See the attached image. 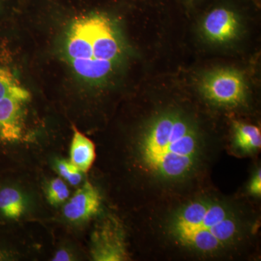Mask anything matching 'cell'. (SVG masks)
Wrapping results in <instances>:
<instances>
[{"mask_svg": "<svg viewBox=\"0 0 261 261\" xmlns=\"http://www.w3.org/2000/svg\"><path fill=\"white\" fill-rule=\"evenodd\" d=\"M30 98L29 92L12 94L0 100V140L16 142L23 133V105Z\"/></svg>", "mask_w": 261, "mask_h": 261, "instance_id": "8992f818", "label": "cell"}, {"mask_svg": "<svg viewBox=\"0 0 261 261\" xmlns=\"http://www.w3.org/2000/svg\"><path fill=\"white\" fill-rule=\"evenodd\" d=\"M235 147L245 153H252L260 148L261 135L258 127L242 122L233 123Z\"/></svg>", "mask_w": 261, "mask_h": 261, "instance_id": "30bf717a", "label": "cell"}, {"mask_svg": "<svg viewBox=\"0 0 261 261\" xmlns=\"http://www.w3.org/2000/svg\"><path fill=\"white\" fill-rule=\"evenodd\" d=\"M137 149L147 176L159 183L174 185L195 174L204 147L200 130L190 118L177 111H166L147 122Z\"/></svg>", "mask_w": 261, "mask_h": 261, "instance_id": "6da1fadb", "label": "cell"}, {"mask_svg": "<svg viewBox=\"0 0 261 261\" xmlns=\"http://www.w3.org/2000/svg\"><path fill=\"white\" fill-rule=\"evenodd\" d=\"M71 260V256L66 250H61L57 252L53 260L54 261H68Z\"/></svg>", "mask_w": 261, "mask_h": 261, "instance_id": "9a60e30c", "label": "cell"}, {"mask_svg": "<svg viewBox=\"0 0 261 261\" xmlns=\"http://www.w3.org/2000/svg\"><path fill=\"white\" fill-rule=\"evenodd\" d=\"M57 168L60 175L65 178L70 185L77 186L82 181V172L72 164L70 161H58L57 163Z\"/></svg>", "mask_w": 261, "mask_h": 261, "instance_id": "4fadbf2b", "label": "cell"}, {"mask_svg": "<svg viewBox=\"0 0 261 261\" xmlns=\"http://www.w3.org/2000/svg\"><path fill=\"white\" fill-rule=\"evenodd\" d=\"M101 204L99 192L89 181H86L63 207V215L72 222L87 221L97 214Z\"/></svg>", "mask_w": 261, "mask_h": 261, "instance_id": "52a82bcc", "label": "cell"}, {"mask_svg": "<svg viewBox=\"0 0 261 261\" xmlns=\"http://www.w3.org/2000/svg\"><path fill=\"white\" fill-rule=\"evenodd\" d=\"M2 3H3V0H0V8H1Z\"/></svg>", "mask_w": 261, "mask_h": 261, "instance_id": "2e32d148", "label": "cell"}, {"mask_svg": "<svg viewBox=\"0 0 261 261\" xmlns=\"http://www.w3.org/2000/svg\"><path fill=\"white\" fill-rule=\"evenodd\" d=\"M241 220L227 204L211 197L190 201L178 209L168 224L181 246L212 255L231 246L241 236Z\"/></svg>", "mask_w": 261, "mask_h": 261, "instance_id": "7a4b0ae2", "label": "cell"}, {"mask_svg": "<svg viewBox=\"0 0 261 261\" xmlns=\"http://www.w3.org/2000/svg\"><path fill=\"white\" fill-rule=\"evenodd\" d=\"M201 92L218 106L234 107L245 102L247 85L238 70L221 68L209 72L201 82Z\"/></svg>", "mask_w": 261, "mask_h": 261, "instance_id": "277c9868", "label": "cell"}, {"mask_svg": "<svg viewBox=\"0 0 261 261\" xmlns=\"http://www.w3.org/2000/svg\"><path fill=\"white\" fill-rule=\"evenodd\" d=\"M240 23L237 15L226 8H216L207 14L202 23L205 37L213 42L224 43L238 35Z\"/></svg>", "mask_w": 261, "mask_h": 261, "instance_id": "ba28073f", "label": "cell"}, {"mask_svg": "<svg viewBox=\"0 0 261 261\" xmlns=\"http://www.w3.org/2000/svg\"><path fill=\"white\" fill-rule=\"evenodd\" d=\"M95 145L90 139L73 128L70 162L82 173L88 172L95 161Z\"/></svg>", "mask_w": 261, "mask_h": 261, "instance_id": "9c48e42d", "label": "cell"}, {"mask_svg": "<svg viewBox=\"0 0 261 261\" xmlns=\"http://www.w3.org/2000/svg\"><path fill=\"white\" fill-rule=\"evenodd\" d=\"M69 196V190L62 178H56L51 180L47 191V200L51 205H60L67 200Z\"/></svg>", "mask_w": 261, "mask_h": 261, "instance_id": "7c38bea8", "label": "cell"}, {"mask_svg": "<svg viewBox=\"0 0 261 261\" xmlns=\"http://www.w3.org/2000/svg\"><path fill=\"white\" fill-rule=\"evenodd\" d=\"M65 42V57L72 69L89 83L106 80L123 55V41L116 24L100 13L73 20Z\"/></svg>", "mask_w": 261, "mask_h": 261, "instance_id": "3957f363", "label": "cell"}, {"mask_svg": "<svg viewBox=\"0 0 261 261\" xmlns=\"http://www.w3.org/2000/svg\"><path fill=\"white\" fill-rule=\"evenodd\" d=\"M25 204L23 196L13 187L0 190V212L8 219H16L23 214Z\"/></svg>", "mask_w": 261, "mask_h": 261, "instance_id": "8fae6325", "label": "cell"}, {"mask_svg": "<svg viewBox=\"0 0 261 261\" xmlns=\"http://www.w3.org/2000/svg\"><path fill=\"white\" fill-rule=\"evenodd\" d=\"M249 190L252 195L260 196L261 194V174L259 169L254 175L249 186Z\"/></svg>", "mask_w": 261, "mask_h": 261, "instance_id": "5bb4252c", "label": "cell"}, {"mask_svg": "<svg viewBox=\"0 0 261 261\" xmlns=\"http://www.w3.org/2000/svg\"><path fill=\"white\" fill-rule=\"evenodd\" d=\"M92 255L97 261L126 260L128 255L124 233L116 220H106L96 230L92 240Z\"/></svg>", "mask_w": 261, "mask_h": 261, "instance_id": "5b68a950", "label": "cell"}]
</instances>
